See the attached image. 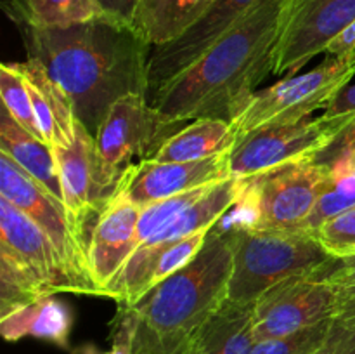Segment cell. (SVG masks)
<instances>
[{"instance_id": "obj_1", "label": "cell", "mask_w": 355, "mask_h": 354, "mask_svg": "<svg viewBox=\"0 0 355 354\" xmlns=\"http://www.w3.org/2000/svg\"><path fill=\"white\" fill-rule=\"evenodd\" d=\"M7 16L19 31L28 58L45 66L92 135L120 97L148 96L153 45L128 24L99 16L68 28H47L17 14Z\"/></svg>"}, {"instance_id": "obj_2", "label": "cell", "mask_w": 355, "mask_h": 354, "mask_svg": "<svg viewBox=\"0 0 355 354\" xmlns=\"http://www.w3.org/2000/svg\"><path fill=\"white\" fill-rule=\"evenodd\" d=\"M290 0H260L149 103L170 125L198 118L232 121L274 69Z\"/></svg>"}, {"instance_id": "obj_3", "label": "cell", "mask_w": 355, "mask_h": 354, "mask_svg": "<svg viewBox=\"0 0 355 354\" xmlns=\"http://www.w3.org/2000/svg\"><path fill=\"white\" fill-rule=\"evenodd\" d=\"M232 267L234 236L211 228L200 252L186 266L155 285L130 307L163 346L179 347L227 301Z\"/></svg>"}, {"instance_id": "obj_4", "label": "cell", "mask_w": 355, "mask_h": 354, "mask_svg": "<svg viewBox=\"0 0 355 354\" xmlns=\"http://www.w3.org/2000/svg\"><path fill=\"white\" fill-rule=\"evenodd\" d=\"M234 236L229 298L253 304L281 281L314 273L331 259L311 233L300 229H245Z\"/></svg>"}, {"instance_id": "obj_5", "label": "cell", "mask_w": 355, "mask_h": 354, "mask_svg": "<svg viewBox=\"0 0 355 354\" xmlns=\"http://www.w3.org/2000/svg\"><path fill=\"white\" fill-rule=\"evenodd\" d=\"M355 75V51L345 56H326L318 68L300 76L279 80L253 94L245 110L231 121L239 139L272 125L295 124L324 108L349 85Z\"/></svg>"}, {"instance_id": "obj_6", "label": "cell", "mask_w": 355, "mask_h": 354, "mask_svg": "<svg viewBox=\"0 0 355 354\" xmlns=\"http://www.w3.org/2000/svg\"><path fill=\"white\" fill-rule=\"evenodd\" d=\"M355 113L321 115L295 124L272 125L243 135L231 149V176L250 179L279 167L309 162L329 148L349 125Z\"/></svg>"}, {"instance_id": "obj_7", "label": "cell", "mask_w": 355, "mask_h": 354, "mask_svg": "<svg viewBox=\"0 0 355 354\" xmlns=\"http://www.w3.org/2000/svg\"><path fill=\"white\" fill-rule=\"evenodd\" d=\"M0 196L26 214L51 238L68 266L78 294L99 295L89 267L87 242L69 219L64 203L0 153Z\"/></svg>"}, {"instance_id": "obj_8", "label": "cell", "mask_w": 355, "mask_h": 354, "mask_svg": "<svg viewBox=\"0 0 355 354\" xmlns=\"http://www.w3.org/2000/svg\"><path fill=\"white\" fill-rule=\"evenodd\" d=\"M180 125H170L151 106L146 94H128L110 108L97 128L96 155L103 180L120 186L121 176L135 156L151 158L156 149L175 134Z\"/></svg>"}, {"instance_id": "obj_9", "label": "cell", "mask_w": 355, "mask_h": 354, "mask_svg": "<svg viewBox=\"0 0 355 354\" xmlns=\"http://www.w3.org/2000/svg\"><path fill=\"white\" fill-rule=\"evenodd\" d=\"M329 179L331 169L318 160L291 163L250 177L248 186L259 207L257 229L300 228Z\"/></svg>"}, {"instance_id": "obj_10", "label": "cell", "mask_w": 355, "mask_h": 354, "mask_svg": "<svg viewBox=\"0 0 355 354\" xmlns=\"http://www.w3.org/2000/svg\"><path fill=\"white\" fill-rule=\"evenodd\" d=\"M355 21V0H290L274 75H295Z\"/></svg>"}, {"instance_id": "obj_11", "label": "cell", "mask_w": 355, "mask_h": 354, "mask_svg": "<svg viewBox=\"0 0 355 354\" xmlns=\"http://www.w3.org/2000/svg\"><path fill=\"white\" fill-rule=\"evenodd\" d=\"M336 314L338 301L329 285L311 274L288 278L255 302V340L288 335Z\"/></svg>"}, {"instance_id": "obj_12", "label": "cell", "mask_w": 355, "mask_h": 354, "mask_svg": "<svg viewBox=\"0 0 355 354\" xmlns=\"http://www.w3.org/2000/svg\"><path fill=\"white\" fill-rule=\"evenodd\" d=\"M52 151L61 177L64 207L89 246L94 224L118 187L103 180L96 155V141L82 121L76 124L75 142L68 148H54Z\"/></svg>"}, {"instance_id": "obj_13", "label": "cell", "mask_w": 355, "mask_h": 354, "mask_svg": "<svg viewBox=\"0 0 355 354\" xmlns=\"http://www.w3.org/2000/svg\"><path fill=\"white\" fill-rule=\"evenodd\" d=\"M231 151L198 162H153L144 158L128 167L121 176L120 189L139 207L187 193L231 177Z\"/></svg>"}, {"instance_id": "obj_14", "label": "cell", "mask_w": 355, "mask_h": 354, "mask_svg": "<svg viewBox=\"0 0 355 354\" xmlns=\"http://www.w3.org/2000/svg\"><path fill=\"white\" fill-rule=\"evenodd\" d=\"M260 0H215L205 16L172 44L155 47L148 68V99L189 68L214 42L246 16Z\"/></svg>"}, {"instance_id": "obj_15", "label": "cell", "mask_w": 355, "mask_h": 354, "mask_svg": "<svg viewBox=\"0 0 355 354\" xmlns=\"http://www.w3.org/2000/svg\"><path fill=\"white\" fill-rule=\"evenodd\" d=\"M0 248L12 253L49 295L58 292L78 294V287L51 238L26 214L2 196Z\"/></svg>"}, {"instance_id": "obj_16", "label": "cell", "mask_w": 355, "mask_h": 354, "mask_svg": "<svg viewBox=\"0 0 355 354\" xmlns=\"http://www.w3.org/2000/svg\"><path fill=\"white\" fill-rule=\"evenodd\" d=\"M141 208L118 187L94 224L89 238V267L99 295L106 290L137 250V222Z\"/></svg>"}, {"instance_id": "obj_17", "label": "cell", "mask_w": 355, "mask_h": 354, "mask_svg": "<svg viewBox=\"0 0 355 354\" xmlns=\"http://www.w3.org/2000/svg\"><path fill=\"white\" fill-rule=\"evenodd\" d=\"M12 66L23 76L44 142L52 149L71 146L76 139L78 118L68 94L38 59L26 58V61L12 62Z\"/></svg>"}, {"instance_id": "obj_18", "label": "cell", "mask_w": 355, "mask_h": 354, "mask_svg": "<svg viewBox=\"0 0 355 354\" xmlns=\"http://www.w3.org/2000/svg\"><path fill=\"white\" fill-rule=\"evenodd\" d=\"M255 302H224L187 342V354H253Z\"/></svg>"}, {"instance_id": "obj_19", "label": "cell", "mask_w": 355, "mask_h": 354, "mask_svg": "<svg viewBox=\"0 0 355 354\" xmlns=\"http://www.w3.org/2000/svg\"><path fill=\"white\" fill-rule=\"evenodd\" d=\"M239 141L234 125L222 118H198L165 139L149 160L153 162H198L231 151Z\"/></svg>"}, {"instance_id": "obj_20", "label": "cell", "mask_w": 355, "mask_h": 354, "mask_svg": "<svg viewBox=\"0 0 355 354\" xmlns=\"http://www.w3.org/2000/svg\"><path fill=\"white\" fill-rule=\"evenodd\" d=\"M0 153L9 156L52 196L62 201L61 177L52 148L21 127L3 106L0 113Z\"/></svg>"}, {"instance_id": "obj_21", "label": "cell", "mask_w": 355, "mask_h": 354, "mask_svg": "<svg viewBox=\"0 0 355 354\" xmlns=\"http://www.w3.org/2000/svg\"><path fill=\"white\" fill-rule=\"evenodd\" d=\"M215 0H139L132 28L149 45L172 44L205 16Z\"/></svg>"}, {"instance_id": "obj_22", "label": "cell", "mask_w": 355, "mask_h": 354, "mask_svg": "<svg viewBox=\"0 0 355 354\" xmlns=\"http://www.w3.org/2000/svg\"><path fill=\"white\" fill-rule=\"evenodd\" d=\"M71 323L73 318L68 305L55 298V295H47L0 318V332L9 342H16L30 335L49 340L66 349L69 344Z\"/></svg>"}, {"instance_id": "obj_23", "label": "cell", "mask_w": 355, "mask_h": 354, "mask_svg": "<svg viewBox=\"0 0 355 354\" xmlns=\"http://www.w3.org/2000/svg\"><path fill=\"white\" fill-rule=\"evenodd\" d=\"M2 7L6 14L47 28H68L103 16L97 0H3Z\"/></svg>"}, {"instance_id": "obj_24", "label": "cell", "mask_w": 355, "mask_h": 354, "mask_svg": "<svg viewBox=\"0 0 355 354\" xmlns=\"http://www.w3.org/2000/svg\"><path fill=\"white\" fill-rule=\"evenodd\" d=\"M47 295L33 274L12 253L0 248V318Z\"/></svg>"}, {"instance_id": "obj_25", "label": "cell", "mask_w": 355, "mask_h": 354, "mask_svg": "<svg viewBox=\"0 0 355 354\" xmlns=\"http://www.w3.org/2000/svg\"><path fill=\"white\" fill-rule=\"evenodd\" d=\"M355 205V172L343 174V176H333L326 183L324 189L319 194L311 215L305 219L300 226V231L314 233L322 222L329 221L335 215L349 210Z\"/></svg>"}, {"instance_id": "obj_26", "label": "cell", "mask_w": 355, "mask_h": 354, "mask_svg": "<svg viewBox=\"0 0 355 354\" xmlns=\"http://www.w3.org/2000/svg\"><path fill=\"white\" fill-rule=\"evenodd\" d=\"M0 97H2L3 108L9 111L10 117L21 127L26 128L30 134H33L35 137L42 139L33 104H31V97L28 94L26 85H24L23 76L17 73L12 62H2L0 65Z\"/></svg>"}, {"instance_id": "obj_27", "label": "cell", "mask_w": 355, "mask_h": 354, "mask_svg": "<svg viewBox=\"0 0 355 354\" xmlns=\"http://www.w3.org/2000/svg\"><path fill=\"white\" fill-rule=\"evenodd\" d=\"M211 186H214V184H208V186L198 187V189L187 191V193L182 194H175V196L165 198V200L155 201V203H149L146 205V207H142L137 222L139 245L148 242L163 224L172 221V219L177 217L180 212L186 210L189 205H193L194 201L200 200L203 194H207Z\"/></svg>"}, {"instance_id": "obj_28", "label": "cell", "mask_w": 355, "mask_h": 354, "mask_svg": "<svg viewBox=\"0 0 355 354\" xmlns=\"http://www.w3.org/2000/svg\"><path fill=\"white\" fill-rule=\"evenodd\" d=\"M311 276L329 285L336 294V318H355V255L343 259L331 257L328 262L311 273Z\"/></svg>"}, {"instance_id": "obj_29", "label": "cell", "mask_w": 355, "mask_h": 354, "mask_svg": "<svg viewBox=\"0 0 355 354\" xmlns=\"http://www.w3.org/2000/svg\"><path fill=\"white\" fill-rule=\"evenodd\" d=\"M331 319L281 337L257 340L253 354H315L328 335Z\"/></svg>"}, {"instance_id": "obj_30", "label": "cell", "mask_w": 355, "mask_h": 354, "mask_svg": "<svg viewBox=\"0 0 355 354\" xmlns=\"http://www.w3.org/2000/svg\"><path fill=\"white\" fill-rule=\"evenodd\" d=\"M312 235L331 257L343 259L355 255V205L322 222Z\"/></svg>"}, {"instance_id": "obj_31", "label": "cell", "mask_w": 355, "mask_h": 354, "mask_svg": "<svg viewBox=\"0 0 355 354\" xmlns=\"http://www.w3.org/2000/svg\"><path fill=\"white\" fill-rule=\"evenodd\" d=\"M139 326L141 321L134 309L123 302H118L116 318L113 319V333H111V349L99 353L96 347L87 346L80 349V354H135Z\"/></svg>"}, {"instance_id": "obj_32", "label": "cell", "mask_w": 355, "mask_h": 354, "mask_svg": "<svg viewBox=\"0 0 355 354\" xmlns=\"http://www.w3.org/2000/svg\"><path fill=\"white\" fill-rule=\"evenodd\" d=\"M315 354H355V318H333L328 335Z\"/></svg>"}, {"instance_id": "obj_33", "label": "cell", "mask_w": 355, "mask_h": 354, "mask_svg": "<svg viewBox=\"0 0 355 354\" xmlns=\"http://www.w3.org/2000/svg\"><path fill=\"white\" fill-rule=\"evenodd\" d=\"M97 6L104 17L132 26L139 0H97Z\"/></svg>"}, {"instance_id": "obj_34", "label": "cell", "mask_w": 355, "mask_h": 354, "mask_svg": "<svg viewBox=\"0 0 355 354\" xmlns=\"http://www.w3.org/2000/svg\"><path fill=\"white\" fill-rule=\"evenodd\" d=\"M135 349L139 351V354H187V342L179 347H166L141 325L135 339Z\"/></svg>"}, {"instance_id": "obj_35", "label": "cell", "mask_w": 355, "mask_h": 354, "mask_svg": "<svg viewBox=\"0 0 355 354\" xmlns=\"http://www.w3.org/2000/svg\"><path fill=\"white\" fill-rule=\"evenodd\" d=\"M355 51V21L328 45L326 56H345Z\"/></svg>"}, {"instance_id": "obj_36", "label": "cell", "mask_w": 355, "mask_h": 354, "mask_svg": "<svg viewBox=\"0 0 355 354\" xmlns=\"http://www.w3.org/2000/svg\"><path fill=\"white\" fill-rule=\"evenodd\" d=\"M135 354H139V351H137V349H135Z\"/></svg>"}]
</instances>
